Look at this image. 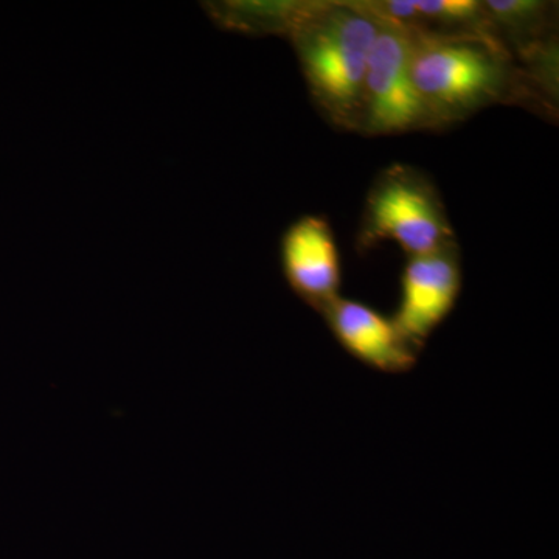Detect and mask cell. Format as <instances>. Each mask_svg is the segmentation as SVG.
<instances>
[{
  "label": "cell",
  "mask_w": 559,
  "mask_h": 559,
  "mask_svg": "<svg viewBox=\"0 0 559 559\" xmlns=\"http://www.w3.org/2000/svg\"><path fill=\"white\" fill-rule=\"evenodd\" d=\"M411 75L433 130L530 92L513 55L491 35L411 32Z\"/></svg>",
  "instance_id": "6da1fadb"
},
{
  "label": "cell",
  "mask_w": 559,
  "mask_h": 559,
  "mask_svg": "<svg viewBox=\"0 0 559 559\" xmlns=\"http://www.w3.org/2000/svg\"><path fill=\"white\" fill-rule=\"evenodd\" d=\"M380 20L364 2H305L288 38L312 100L334 127L359 132L367 62Z\"/></svg>",
  "instance_id": "7a4b0ae2"
},
{
  "label": "cell",
  "mask_w": 559,
  "mask_h": 559,
  "mask_svg": "<svg viewBox=\"0 0 559 559\" xmlns=\"http://www.w3.org/2000/svg\"><path fill=\"white\" fill-rule=\"evenodd\" d=\"M385 240L396 242L409 259L455 242L439 190L417 168L393 165L371 187L359 246L369 249Z\"/></svg>",
  "instance_id": "3957f363"
},
{
  "label": "cell",
  "mask_w": 559,
  "mask_h": 559,
  "mask_svg": "<svg viewBox=\"0 0 559 559\" xmlns=\"http://www.w3.org/2000/svg\"><path fill=\"white\" fill-rule=\"evenodd\" d=\"M421 130L433 127L412 81L411 32L380 20L364 80L359 132L390 135Z\"/></svg>",
  "instance_id": "277c9868"
},
{
  "label": "cell",
  "mask_w": 559,
  "mask_h": 559,
  "mask_svg": "<svg viewBox=\"0 0 559 559\" xmlns=\"http://www.w3.org/2000/svg\"><path fill=\"white\" fill-rule=\"evenodd\" d=\"M460 290L457 242L407 260L401 275L399 308L392 319L417 352L454 310Z\"/></svg>",
  "instance_id": "5b68a950"
},
{
  "label": "cell",
  "mask_w": 559,
  "mask_h": 559,
  "mask_svg": "<svg viewBox=\"0 0 559 559\" xmlns=\"http://www.w3.org/2000/svg\"><path fill=\"white\" fill-rule=\"evenodd\" d=\"M282 266L290 289L322 314L341 297L340 250L329 221L301 216L282 238Z\"/></svg>",
  "instance_id": "8992f818"
},
{
  "label": "cell",
  "mask_w": 559,
  "mask_h": 559,
  "mask_svg": "<svg viewBox=\"0 0 559 559\" xmlns=\"http://www.w3.org/2000/svg\"><path fill=\"white\" fill-rule=\"evenodd\" d=\"M341 347L381 373L403 374L417 366L418 352L392 318L359 300L337 297L322 312Z\"/></svg>",
  "instance_id": "52a82bcc"
},
{
  "label": "cell",
  "mask_w": 559,
  "mask_h": 559,
  "mask_svg": "<svg viewBox=\"0 0 559 559\" xmlns=\"http://www.w3.org/2000/svg\"><path fill=\"white\" fill-rule=\"evenodd\" d=\"M491 32L514 55L554 38V3L543 0H485ZM511 53V51H510Z\"/></svg>",
  "instance_id": "ba28073f"
},
{
  "label": "cell",
  "mask_w": 559,
  "mask_h": 559,
  "mask_svg": "<svg viewBox=\"0 0 559 559\" xmlns=\"http://www.w3.org/2000/svg\"><path fill=\"white\" fill-rule=\"evenodd\" d=\"M305 2H207L210 17L229 32L245 35H283L288 38Z\"/></svg>",
  "instance_id": "9c48e42d"
},
{
  "label": "cell",
  "mask_w": 559,
  "mask_h": 559,
  "mask_svg": "<svg viewBox=\"0 0 559 559\" xmlns=\"http://www.w3.org/2000/svg\"><path fill=\"white\" fill-rule=\"evenodd\" d=\"M414 31L447 35H491L481 0H412Z\"/></svg>",
  "instance_id": "30bf717a"
}]
</instances>
